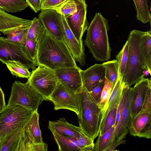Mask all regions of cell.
Wrapping results in <instances>:
<instances>
[{
    "instance_id": "42",
    "label": "cell",
    "mask_w": 151,
    "mask_h": 151,
    "mask_svg": "<svg viewBox=\"0 0 151 151\" xmlns=\"http://www.w3.org/2000/svg\"><path fill=\"white\" fill-rule=\"evenodd\" d=\"M6 106L4 94L0 86V111H1L4 109Z\"/></svg>"
},
{
    "instance_id": "46",
    "label": "cell",
    "mask_w": 151,
    "mask_h": 151,
    "mask_svg": "<svg viewBox=\"0 0 151 151\" xmlns=\"http://www.w3.org/2000/svg\"><path fill=\"white\" fill-rule=\"evenodd\" d=\"M1 112V111H0V112Z\"/></svg>"
},
{
    "instance_id": "9",
    "label": "cell",
    "mask_w": 151,
    "mask_h": 151,
    "mask_svg": "<svg viewBox=\"0 0 151 151\" xmlns=\"http://www.w3.org/2000/svg\"><path fill=\"white\" fill-rule=\"evenodd\" d=\"M53 104L54 109H66L79 112L78 94L71 91L58 81L49 99Z\"/></svg>"
},
{
    "instance_id": "41",
    "label": "cell",
    "mask_w": 151,
    "mask_h": 151,
    "mask_svg": "<svg viewBox=\"0 0 151 151\" xmlns=\"http://www.w3.org/2000/svg\"><path fill=\"white\" fill-rule=\"evenodd\" d=\"M137 137L147 139L151 138V122L149 123L138 134Z\"/></svg>"
},
{
    "instance_id": "37",
    "label": "cell",
    "mask_w": 151,
    "mask_h": 151,
    "mask_svg": "<svg viewBox=\"0 0 151 151\" xmlns=\"http://www.w3.org/2000/svg\"><path fill=\"white\" fill-rule=\"evenodd\" d=\"M68 0H41V10H58Z\"/></svg>"
},
{
    "instance_id": "10",
    "label": "cell",
    "mask_w": 151,
    "mask_h": 151,
    "mask_svg": "<svg viewBox=\"0 0 151 151\" xmlns=\"http://www.w3.org/2000/svg\"><path fill=\"white\" fill-rule=\"evenodd\" d=\"M77 11L66 18L65 20L77 41L83 44L82 37L89 24L86 19L87 5L86 0H76Z\"/></svg>"
},
{
    "instance_id": "38",
    "label": "cell",
    "mask_w": 151,
    "mask_h": 151,
    "mask_svg": "<svg viewBox=\"0 0 151 151\" xmlns=\"http://www.w3.org/2000/svg\"><path fill=\"white\" fill-rule=\"evenodd\" d=\"M105 81H104L100 82L88 92L91 99L97 105L100 100Z\"/></svg>"
},
{
    "instance_id": "35",
    "label": "cell",
    "mask_w": 151,
    "mask_h": 151,
    "mask_svg": "<svg viewBox=\"0 0 151 151\" xmlns=\"http://www.w3.org/2000/svg\"><path fill=\"white\" fill-rule=\"evenodd\" d=\"M113 89L111 83L105 78V84L102 92L100 100L98 105L102 112L110 97Z\"/></svg>"
},
{
    "instance_id": "7",
    "label": "cell",
    "mask_w": 151,
    "mask_h": 151,
    "mask_svg": "<svg viewBox=\"0 0 151 151\" xmlns=\"http://www.w3.org/2000/svg\"><path fill=\"white\" fill-rule=\"evenodd\" d=\"M37 66L32 70L27 82L45 100H49L58 81L54 70L43 65Z\"/></svg>"
},
{
    "instance_id": "13",
    "label": "cell",
    "mask_w": 151,
    "mask_h": 151,
    "mask_svg": "<svg viewBox=\"0 0 151 151\" xmlns=\"http://www.w3.org/2000/svg\"><path fill=\"white\" fill-rule=\"evenodd\" d=\"M132 88L130 117L133 118L140 112L148 90L151 88V81L144 77L137 81Z\"/></svg>"
},
{
    "instance_id": "20",
    "label": "cell",
    "mask_w": 151,
    "mask_h": 151,
    "mask_svg": "<svg viewBox=\"0 0 151 151\" xmlns=\"http://www.w3.org/2000/svg\"><path fill=\"white\" fill-rule=\"evenodd\" d=\"M39 117L37 110L32 112L24 126L27 134L30 140L35 143L43 142L39 125Z\"/></svg>"
},
{
    "instance_id": "43",
    "label": "cell",
    "mask_w": 151,
    "mask_h": 151,
    "mask_svg": "<svg viewBox=\"0 0 151 151\" xmlns=\"http://www.w3.org/2000/svg\"><path fill=\"white\" fill-rule=\"evenodd\" d=\"M126 140L123 139L114 143L111 146L106 149L105 151H114L118 146L122 144H125Z\"/></svg>"
},
{
    "instance_id": "36",
    "label": "cell",
    "mask_w": 151,
    "mask_h": 151,
    "mask_svg": "<svg viewBox=\"0 0 151 151\" xmlns=\"http://www.w3.org/2000/svg\"><path fill=\"white\" fill-rule=\"evenodd\" d=\"M77 10L76 0H68L57 10L61 14L66 18L72 15Z\"/></svg>"
},
{
    "instance_id": "18",
    "label": "cell",
    "mask_w": 151,
    "mask_h": 151,
    "mask_svg": "<svg viewBox=\"0 0 151 151\" xmlns=\"http://www.w3.org/2000/svg\"><path fill=\"white\" fill-rule=\"evenodd\" d=\"M48 128L53 134L79 138L84 133L79 127L68 122L64 118L56 121H49Z\"/></svg>"
},
{
    "instance_id": "31",
    "label": "cell",
    "mask_w": 151,
    "mask_h": 151,
    "mask_svg": "<svg viewBox=\"0 0 151 151\" xmlns=\"http://www.w3.org/2000/svg\"><path fill=\"white\" fill-rule=\"evenodd\" d=\"M5 64L11 73L14 76L28 79L31 76V72L29 71V69L19 62L9 61Z\"/></svg>"
},
{
    "instance_id": "11",
    "label": "cell",
    "mask_w": 151,
    "mask_h": 151,
    "mask_svg": "<svg viewBox=\"0 0 151 151\" xmlns=\"http://www.w3.org/2000/svg\"><path fill=\"white\" fill-rule=\"evenodd\" d=\"M38 18L52 36L64 41V27L61 15L59 12L54 9L42 10Z\"/></svg>"
},
{
    "instance_id": "16",
    "label": "cell",
    "mask_w": 151,
    "mask_h": 151,
    "mask_svg": "<svg viewBox=\"0 0 151 151\" xmlns=\"http://www.w3.org/2000/svg\"><path fill=\"white\" fill-rule=\"evenodd\" d=\"M126 87V97L121 111L119 123L115 127L114 143L124 139L128 132L127 124L130 116L132 88Z\"/></svg>"
},
{
    "instance_id": "30",
    "label": "cell",
    "mask_w": 151,
    "mask_h": 151,
    "mask_svg": "<svg viewBox=\"0 0 151 151\" xmlns=\"http://www.w3.org/2000/svg\"><path fill=\"white\" fill-rule=\"evenodd\" d=\"M133 0L135 6L137 20L144 24L149 21L151 24V14L148 9V0Z\"/></svg>"
},
{
    "instance_id": "44",
    "label": "cell",
    "mask_w": 151,
    "mask_h": 151,
    "mask_svg": "<svg viewBox=\"0 0 151 151\" xmlns=\"http://www.w3.org/2000/svg\"><path fill=\"white\" fill-rule=\"evenodd\" d=\"M1 140L0 139V149L1 147Z\"/></svg>"
},
{
    "instance_id": "33",
    "label": "cell",
    "mask_w": 151,
    "mask_h": 151,
    "mask_svg": "<svg viewBox=\"0 0 151 151\" xmlns=\"http://www.w3.org/2000/svg\"><path fill=\"white\" fill-rule=\"evenodd\" d=\"M129 43L127 40L116 56L119 67V78L122 79L126 68L128 54Z\"/></svg>"
},
{
    "instance_id": "21",
    "label": "cell",
    "mask_w": 151,
    "mask_h": 151,
    "mask_svg": "<svg viewBox=\"0 0 151 151\" xmlns=\"http://www.w3.org/2000/svg\"><path fill=\"white\" fill-rule=\"evenodd\" d=\"M151 122V114H139L133 118L130 117L127 128L130 135L137 137L140 132Z\"/></svg>"
},
{
    "instance_id": "12",
    "label": "cell",
    "mask_w": 151,
    "mask_h": 151,
    "mask_svg": "<svg viewBox=\"0 0 151 151\" xmlns=\"http://www.w3.org/2000/svg\"><path fill=\"white\" fill-rule=\"evenodd\" d=\"M81 69L78 66L60 68L54 71L59 83L78 94L82 91L83 87Z\"/></svg>"
},
{
    "instance_id": "17",
    "label": "cell",
    "mask_w": 151,
    "mask_h": 151,
    "mask_svg": "<svg viewBox=\"0 0 151 151\" xmlns=\"http://www.w3.org/2000/svg\"><path fill=\"white\" fill-rule=\"evenodd\" d=\"M83 86L89 92L100 82L105 81V70L103 65L95 64L87 69L80 70Z\"/></svg>"
},
{
    "instance_id": "6",
    "label": "cell",
    "mask_w": 151,
    "mask_h": 151,
    "mask_svg": "<svg viewBox=\"0 0 151 151\" xmlns=\"http://www.w3.org/2000/svg\"><path fill=\"white\" fill-rule=\"evenodd\" d=\"M45 100L27 82L24 83L15 81L12 84L7 105H18L32 112L37 110L39 106Z\"/></svg>"
},
{
    "instance_id": "25",
    "label": "cell",
    "mask_w": 151,
    "mask_h": 151,
    "mask_svg": "<svg viewBox=\"0 0 151 151\" xmlns=\"http://www.w3.org/2000/svg\"><path fill=\"white\" fill-rule=\"evenodd\" d=\"M121 97L116 101L101 121L99 135L102 134L115 125L117 109Z\"/></svg>"
},
{
    "instance_id": "4",
    "label": "cell",
    "mask_w": 151,
    "mask_h": 151,
    "mask_svg": "<svg viewBox=\"0 0 151 151\" xmlns=\"http://www.w3.org/2000/svg\"><path fill=\"white\" fill-rule=\"evenodd\" d=\"M78 95L79 112L77 120L79 127L83 132L94 140L99 134L101 110L93 102L83 86Z\"/></svg>"
},
{
    "instance_id": "14",
    "label": "cell",
    "mask_w": 151,
    "mask_h": 151,
    "mask_svg": "<svg viewBox=\"0 0 151 151\" xmlns=\"http://www.w3.org/2000/svg\"><path fill=\"white\" fill-rule=\"evenodd\" d=\"M61 17L64 29V41L75 60L81 66H84L85 65L86 55L83 44H81L77 41L69 27L64 16L61 15Z\"/></svg>"
},
{
    "instance_id": "40",
    "label": "cell",
    "mask_w": 151,
    "mask_h": 151,
    "mask_svg": "<svg viewBox=\"0 0 151 151\" xmlns=\"http://www.w3.org/2000/svg\"><path fill=\"white\" fill-rule=\"evenodd\" d=\"M30 8L35 13L41 10V0H25Z\"/></svg>"
},
{
    "instance_id": "23",
    "label": "cell",
    "mask_w": 151,
    "mask_h": 151,
    "mask_svg": "<svg viewBox=\"0 0 151 151\" xmlns=\"http://www.w3.org/2000/svg\"><path fill=\"white\" fill-rule=\"evenodd\" d=\"M115 125L102 135H99L93 151H105L114 142Z\"/></svg>"
},
{
    "instance_id": "45",
    "label": "cell",
    "mask_w": 151,
    "mask_h": 151,
    "mask_svg": "<svg viewBox=\"0 0 151 151\" xmlns=\"http://www.w3.org/2000/svg\"><path fill=\"white\" fill-rule=\"evenodd\" d=\"M1 35V34L0 33V36Z\"/></svg>"
},
{
    "instance_id": "19",
    "label": "cell",
    "mask_w": 151,
    "mask_h": 151,
    "mask_svg": "<svg viewBox=\"0 0 151 151\" xmlns=\"http://www.w3.org/2000/svg\"><path fill=\"white\" fill-rule=\"evenodd\" d=\"M32 22L10 14L0 8V32L3 34L19 28H29Z\"/></svg>"
},
{
    "instance_id": "22",
    "label": "cell",
    "mask_w": 151,
    "mask_h": 151,
    "mask_svg": "<svg viewBox=\"0 0 151 151\" xmlns=\"http://www.w3.org/2000/svg\"><path fill=\"white\" fill-rule=\"evenodd\" d=\"M151 31L143 32L141 47L146 70L151 73Z\"/></svg>"
},
{
    "instance_id": "5",
    "label": "cell",
    "mask_w": 151,
    "mask_h": 151,
    "mask_svg": "<svg viewBox=\"0 0 151 151\" xmlns=\"http://www.w3.org/2000/svg\"><path fill=\"white\" fill-rule=\"evenodd\" d=\"M32 113L18 105L6 106L0 112V139L1 143L17 129L25 125Z\"/></svg>"
},
{
    "instance_id": "34",
    "label": "cell",
    "mask_w": 151,
    "mask_h": 151,
    "mask_svg": "<svg viewBox=\"0 0 151 151\" xmlns=\"http://www.w3.org/2000/svg\"><path fill=\"white\" fill-rule=\"evenodd\" d=\"M38 44V42L35 40L27 39L25 45L22 46L24 52L36 66Z\"/></svg>"
},
{
    "instance_id": "28",
    "label": "cell",
    "mask_w": 151,
    "mask_h": 151,
    "mask_svg": "<svg viewBox=\"0 0 151 151\" xmlns=\"http://www.w3.org/2000/svg\"><path fill=\"white\" fill-rule=\"evenodd\" d=\"M28 6L25 0H0V8L7 12H20Z\"/></svg>"
},
{
    "instance_id": "8",
    "label": "cell",
    "mask_w": 151,
    "mask_h": 151,
    "mask_svg": "<svg viewBox=\"0 0 151 151\" xmlns=\"http://www.w3.org/2000/svg\"><path fill=\"white\" fill-rule=\"evenodd\" d=\"M0 61L5 64L9 61H18L28 69L32 70L36 68V66L24 52L21 44L0 36Z\"/></svg>"
},
{
    "instance_id": "26",
    "label": "cell",
    "mask_w": 151,
    "mask_h": 151,
    "mask_svg": "<svg viewBox=\"0 0 151 151\" xmlns=\"http://www.w3.org/2000/svg\"><path fill=\"white\" fill-rule=\"evenodd\" d=\"M24 125L17 129L1 143L0 151H17L22 132Z\"/></svg>"
},
{
    "instance_id": "32",
    "label": "cell",
    "mask_w": 151,
    "mask_h": 151,
    "mask_svg": "<svg viewBox=\"0 0 151 151\" xmlns=\"http://www.w3.org/2000/svg\"><path fill=\"white\" fill-rule=\"evenodd\" d=\"M28 28H21L11 31L4 34L6 35L8 40L20 43L24 46L27 40Z\"/></svg>"
},
{
    "instance_id": "1",
    "label": "cell",
    "mask_w": 151,
    "mask_h": 151,
    "mask_svg": "<svg viewBox=\"0 0 151 151\" xmlns=\"http://www.w3.org/2000/svg\"><path fill=\"white\" fill-rule=\"evenodd\" d=\"M36 64L53 70L78 67L65 42L54 38L46 30L38 42Z\"/></svg>"
},
{
    "instance_id": "3",
    "label": "cell",
    "mask_w": 151,
    "mask_h": 151,
    "mask_svg": "<svg viewBox=\"0 0 151 151\" xmlns=\"http://www.w3.org/2000/svg\"><path fill=\"white\" fill-rule=\"evenodd\" d=\"M143 33L141 31L134 29L129 34L128 59L122 80L124 86L131 87L145 76L146 70L141 47Z\"/></svg>"
},
{
    "instance_id": "24",
    "label": "cell",
    "mask_w": 151,
    "mask_h": 151,
    "mask_svg": "<svg viewBox=\"0 0 151 151\" xmlns=\"http://www.w3.org/2000/svg\"><path fill=\"white\" fill-rule=\"evenodd\" d=\"M122 79L119 78L111 93L110 97L102 112L101 121L111 109L116 101L122 96L124 85L122 82Z\"/></svg>"
},
{
    "instance_id": "15",
    "label": "cell",
    "mask_w": 151,
    "mask_h": 151,
    "mask_svg": "<svg viewBox=\"0 0 151 151\" xmlns=\"http://www.w3.org/2000/svg\"><path fill=\"white\" fill-rule=\"evenodd\" d=\"M53 135L60 151H87L89 147V139L84 134L79 138Z\"/></svg>"
},
{
    "instance_id": "2",
    "label": "cell",
    "mask_w": 151,
    "mask_h": 151,
    "mask_svg": "<svg viewBox=\"0 0 151 151\" xmlns=\"http://www.w3.org/2000/svg\"><path fill=\"white\" fill-rule=\"evenodd\" d=\"M108 22L100 12L96 13L87 29L84 45L97 61L104 62L111 59V48L107 33L110 27Z\"/></svg>"
},
{
    "instance_id": "29",
    "label": "cell",
    "mask_w": 151,
    "mask_h": 151,
    "mask_svg": "<svg viewBox=\"0 0 151 151\" xmlns=\"http://www.w3.org/2000/svg\"><path fill=\"white\" fill-rule=\"evenodd\" d=\"M102 64L105 70V78L112 84L113 88L119 77V67L116 60L108 61Z\"/></svg>"
},
{
    "instance_id": "27",
    "label": "cell",
    "mask_w": 151,
    "mask_h": 151,
    "mask_svg": "<svg viewBox=\"0 0 151 151\" xmlns=\"http://www.w3.org/2000/svg\"><path fill=\"white\" fill-rule=\"evenodd\" d=\"M46 29L41 21L35 17L29 28L27 36V39L35 40L38 42L42 38Z\"/></svg>"
},
{
    "instance_id": "39",
    "label": "cell",
    "mask_w": 151,
    "mask_h": 151,
    "mask_svg": "<svg viewBox=\"0 0 151 151\" xmlns=\"http://www.w3.org/2000/svg\"><path fill=\"white\" fill-rule=\"evenodd\" d=\"M145 112L151 114V88L147 91L141 110L139 114Z\"/></svg>"
}]
</instances>
